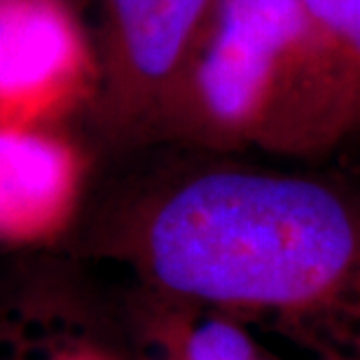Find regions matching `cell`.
Wrapping results in <instances>:
<instances>
[{
  "instance_id": "cell-3",
  "label": "cell",
  "mask_w": 360,
  "mask_h": 360,
  "mask_svg": "<svg viewBox=\"0 0 360 360\" xmlns=\"http://www.w3.org/2000/svg\"><path fill=\"white\" fill-rule=\"evenodd\" d=\"M98 7L94 134L117 153L185 148L218 0H98Z\"/></svg>"
},
{
  "instance_id": "cell-5",
  "label": "cell",
  "mask_w": 360,
  "mask_h": 360,
  "mask_svg": "<svg viewBox=\"0 0 360 360\" xmlns=\"http://www.w3.org/2000/svg\"><path fill=\"white\" fill-rule=\"evenodd\" d=\"M73 59L68 21L52 0H0V96L56 80Z\"/></svg>"
},
{
  "instance_id": "cell-2",
  "label": "cell",
  "mask_w": 360,
  "mask_h": 360,
  "mask_svg": "<svg viewBox=\"0 0 360 360\" xmlns=\"http://www.w3.org/2000/svg\"><path fill=\"white\" fill-rule=\"evenodd\" d=\"M309 63L302 0H218L185 148L309 160Z\"/></svg>"
},
{
  "instance_id": "cell-9",
  "label": "cell",
  "mask_w": 360,
  "mask_h": 360,
  "mask_svg": "<svg viewBox=\"0 0 360 360\" xmlns=\"http://www.w3.org/2000/svg\"><path fill=\"white\" fill-rule=\"evenodd\" d=\"M358 139H360V136H358Z\"/></svg>"
},
{
  "instance_id": "cell-6",
  "label": "cell",
  "mask_w": 360,
  "mask_h": 360,
  "mask_svg": "<svg viewBox=\"0 0 360 360\" xmlns=\"http://www.w3.org/2000/svg\"><path fill=\"white\" fill-rule=\"evenodd\" d=\"M178 360H264L239 328L211 321L194 328L178 347Z\"/></svg>"
},
{
  "instance_id": "cell-1",
  "label": "cell",
  "mask_w": 360,
  "mask_h": 360,
  "mask_svg": "<svg viewBox=\"0 0 360 360\" xmlns=\"http://www.w3.org/2000/svg\"><path fill=\"white\" fill-rule=\"evenodd\" d=\"M211 155L127 194L108 248L167 300L262 316L360 360V183Z\"/></svg>"
},
{
  "instance_id": "cell-4",
  "label": "cell",
  "mask_w": 360,
  "mask_h": 360,
  "mask_svg": "<svg viewBox=\"0 0 360 360\" xmlns=\"http://www.w3.org/2000/svg\"><path fill=\"white\" fill-rule=\"evenodd\" d=\"M75 190V164L61 143L0 129V236L35 239L63 218Z\"/></svg>"
},
{
  "instance_id": "cell-8",
  "label": "cell",
  "mask_w": 360,
  "mask_h": 360,
  "mask_svg": "<svg viewBox=\"0 0 360 360\" xmlns=\"http://www.w3.org/2000/svg\"><path fill=\"white\" fill-rule=\"evenodd\" d=\"M326 360H358V358H326Z\"/></svg>"
},
{
  "instance_id": "cell-7",
  "label": "cell",
  "mask_w": 360,
  "mask_h": 360,
  "mask_svg": "<svg viewBox=\"0 0 360 360\" xmlns=\"http://www.w3.org/2000/svg\"><path fill=\"white\" fill-rule=\"evenodd\" d=\"M61 360H98V358H87V356H68V358H61Z\"/></svg>"
}]
</instances>
